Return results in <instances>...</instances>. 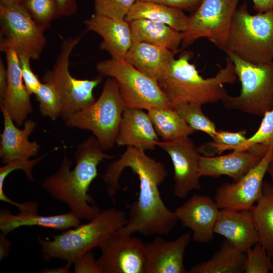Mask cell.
Wrapping results in <instances>:
<instances>
[{"label": "cell", "instance_id": "6da1fadb", "mask_svg": "<svg viewBox=\"0 0 273 273\" xmlns=\"http://www.w3.org/2000/svg\"><path fill=\"white\" fill-rule=\"evenodd\" d=\"M126 168L138 176L140 191L138 199L129 206L127 222L120 231L129 235H168L178 220L174 211L167 207L160 195L159 186L168 175L164 165L148 156L145 151L127 147L102 176L107 195L112 200L120 188V175Z\"/></svg>", "mask_w": 273, "mask_h": 273}, {"label": "cell", "instance_id": "7a4b0ae2", "mask_svg": "<svg viewBox=\"0 0 273 273\" xmlns=\"http://www.w3.org/2000/svg\"><path fill=\"white\" fill-rule=\"evenodd\" d=\"M96 137L89 136L78 145L74 156L75 165L65 156L57 171L42 182V187L52 197L67 204L70 212L79 218L90 220L101 211L88 193L89 187L98 175V166L113 155L104 153Z\"/></svg>", "mask_w": 273, "mask_h": 273}, {"label": "cell", "instance_id": "3957f363", "mask_svg": "<svg viewBox=\"0 0 273 273\" xmlns=\"http://www.w3.org/2000/svg\"><path fill=\"white\" fill-rule=\"evenodd\" d=\"M193 55L191 52H183L158 82L172 107L182 103L203 105L222 101L229 95L224 84L236 80L234 65L228 57L225 66L214 76L204 78L190 62Z\"/></svg>", "mask_w": 273, "mask_h": 273}, {"label": "cell", "instance_id": "277c9868", "mask_svg": "<svg viewBox=\"0 0 273 273\" xmlns=\"http://www.w3.org/2000/svg\"><path fill=\"white\" fill-rule=\"evenodd\" d=\"M127 220L124 211L111 208L101 211L88 222L53 235L52 240L38 236L42 257L46 261L58 258L73 262L79 255L100 247L113 232L124 226Z\"/></svg>", "mask_w": 273, "mask_h": 273}, {"label": "cell", "instance_id": "5b68a950", "mask_svg": "<svg viewBox=\"0 0 273 273\" xmlns=\"http://www.w3.org/2000/svg\"><path fill=\"white\" fill-rule=\"evenodd\" d=\"M224 52L251 64L272 62L273 10L251 15L246 3L237 8Z\"/></svg>", "mask_w": 273, "mask_h": 273}, {"label": "cell", "instance_id": "8992f818", "mask_svg": "<svg viewBox=\"0 0 273 273\" xmlns=\"http://www.w3.org/2000/svg\"><path fill=\"white\" fill-rule=\"evenodd\" d=\"M125 108L117 82L108 77L100 97L92 105L63 120L68 127L92 131L103 151H107L116 143Z\"/></svg>", "mask_w": 273, "mask_h": 273}, {"label": "cell", "instance_id": "52a82bcc", "mask_svg": "<svg viewBox=\"0 0 273 273\" xmlns=\"http://www.w3.org/2000/svg\"><path fill=\"white\" fill-rule=\"evenodd\" d=\"M232 61L241 82L240 94L228 95L222 102L225 109L262 116L273 109V62L254 64L233 54H226Z\"/></svg>", "mask_w": 273, "mask_h": 273}, {"label": "cell", "instance_id": "ba28073f", "mask_svg": "<svg viewBox=\"0 0 273 273\" xmlns=\"http://www.w3.org/2000/svg\"><path fill=\"white\" fill-rule=\"evenodd\" d=\"M96 69L99 74L116 80L125 107L149 110L172 107L159 83L125 59L101 61Z\"/></svg>", "mask_w": 273, "mask_h": 273}, {"label": "cell", "instance_id": "9c48e42d", "mask_svg": "<svg viewBox=\"0 0 273 273\" xmlns=\"http://www.w3.org/2000/svg\"><path fill=\"white\" fill-rule=\"evenodd\" d=\"M82 35L63 39L53 68L42 77L43 81L52 84L61 97L63 119L92 105L96 100L94 89L103 79L100 74L93 79H77L69 72V57Z\"/></svg>", "mask_w": 273, "mask_h": 273}, {"label": "cell", "instance_id": "30bf717a", "mask_svg": "<svg viewBox=\"0 0 273 273\" xmlns=\"http://www.w3.org/2000/svg\"><path fill=\"white\" fill-rule=\"evenodd\" d=\"M0 51L14 50L31 60L39 58L47 43L44 30L22 5L0 6Z\"/></svg>", "mask_w": 273, "mask_h": 273}, {"label": "cell", "instance_id": "8fae6325", "mask_svg": "<svg viewBox=\"0 0 273 273\" xmlns=\"http://www.w3.org/2000/svg\"><path fill=\"white\" fill-rule=\"evenodd\" d=\"M239 0H202L189 16L181 43L185 49L205 37L223 51L228 40L232 21Z\"/></svg>", "mask_w": 273, "mask_h": 273}, {"label": "cell", "instance_id": "7c38bea8", "mask_svg": "<svg viewBox=\"0 0 273 273\" xmlns=\"http://www.w3.org/2000/svg\"><path fill=\"white\" fill-rule=\"evenodd\" d=\"M97 262L103 273H145L146 243L118 230L99 247Z\"/></svg>", "mask_w": 273, "mask_h": 273}, {"label": "cell", "instance_id": "4fadbf2b", "mask_svg": "<svg viewBox=\"0 0 273 273\" xmlns=\"http://www.w3.org/2000/svg\"><path fill=\"white\" fill-rule=\"evenodd\" d=\"M273 153V146L258 163L241 179L223 183L216 190L214 201L220 209L250 210L260 198L263 178Z\"/></svg>", "mask_w": 273, "mask_h": 273}, {"label": "cell", "instance_id": "5bb4252c", "mask_svg": "<svg viewBox=\"0 0 273 273\" xmlns=\"http://www.w3.org/2000/svg\"><path fill=\"white\" fill-rule=\"evenodd\" d=\"M169 156L174 169V192L180 198L186 197L193 190H200L199 160L200 153L189 136L169 141H159L157 145Z\"/></svg>", "mask_w": 273, "mask_h": 273}, {"label": "cell", "instance_id": "9a60e30c", "mask_svg": "<svg viewBox=\"0 0 273 273\" xmlns=\"http://www.w3.org/2000/svg\"><path fill=\"white\" fill-rule=\"evenodd\" d=\"M269 147L257 144L246 150H234L224 155L207 157L200 155V175L213 177L227 175L233 182L237 181L258 164Z\"/></svg>", "mask_w": 273, "mask_h": 273}, {"label": "cell", "instance_id": "2e32d148", "mask_svg": "<svg viewBox=\"0 0 273 273\" xmlns=\"http://www.w3.org/2000/svg\"><path fill=\"white\" fill-rule=\"evenodd\" d=\"M220 211L215 201L209 196L194 195L174 212L181 225L193 232L195 242L207 243L214 238V229Z\"/></svg>", "mask_w": 273, "mask_h": 273}, {"label": "cell", "instance_id": "e0dca14e", "mask_svg": "<svg viewBox=\"0 0 273 273\" xmlns=\"http://www.w3.org/2000/svg\"><path fill=\"white\" fill-rule=\"evenodd\" d=\"M38 204L32 201L20 203L19 212L13 214L10 210L0 211V230L7 235L22 226H41L64 231L80 224V219L70 212L53 215H42L38 213Z\"/></svg>", "mask_w": 273, "mask_h": 273}, {"label": "cell", "instance_id": "ac0fdd59", "mask_svg": "<svg viewBox=\"0 0 273 273\" xmlns=\"http://www.w3.org/2000/svg\"><path fill=\"white\" fill-rule=\"evenodd\" d=\"M191 237L190 232L185 233L174 240L167 241L158 236L146 243L145 273H188L184 258Z\"/></svg>", "mask_w": 273, "mask_h": 273}, {"label": "cell", "instance_id": "d6986e66", "mask_svg": "<svg viewBox=\"0 0 273 273\" xmlns=\"http://www.w3.org/2000/svg\"><path fill=\"white\" fill-rule=\"evenodd\" d=\"M4 118V129L1 134L0 157L3 163L14 160H28L38 153L40 145L30 142L29 136L34 130L36 123L26 120L23 129L18 128L8 111L1 105Z\"/></svg>", "mask_w": 273, "mask_h": 273}, {"label": "cell", "instance_id": "ffe728a7", "mask_svg": "<svg viewBox=\"0 0 273 273\" xmlns=\"http://www.w3.org/2000/svg\"><path fill=\"white\" fill-rule=\"evenodd\" d=\"M86 30L101 36L100 49L111 58L124 59L133 41L129 22L94 14L84 20Z\"/></svg>", "mask_w": 273, "mask_h": 273}, {"label": "cell", "instance_id": "44dd1931", "mask_svg": "<svg viewBox=\"0 0 273 273\" xmlns=\"http://www.w3.org/2000/svg\"><path fill=\"white\" fill-rule=\"evenodd\" d=\"M8 71V85L3 102L0 103L9 113L18 126L26 120L33 111L30 95L23 82L21 72L19 59L17 53L13 50L5 53Z\"/></svg>", "mask_w": 273, "mask_h": 273}, {"label": "cell", "instance_id": "7402d4cb", "mask_svg": "<svg viewBox=\"0 0 273 273\" xmlns=\"http://www.w3.org/2000/svg\"><path fill=\"white\" fill-rule=\"evenodd\" d=\"M158 136L148 113L139 108H125L115 144L153 150L159 142Z\"/></svg>", "mask_w": 273, "mask_h": 273}, {"label": "cell", "instance_id": "603a6c76", "mask_svg": "<svg viewBox=\"0 0 273 273\" xmlns=\"http://www.w3.org/2000/svg\"><path fill=\"white\" fill-rule=\"evenodd\" d=\"M214 232L225 237L237 249L244 252L258 242L250 210L220 209Z\"/></svg>", "mask_w": 273, "mask_h": 273}, {"label": "cell", "instance_id": "cb8c5ba5", "mask_svg": "<svg viewBox=\"0 0 273 273\" xmlns=\"http://www.w3.org/2000/svg\"><path fill=\"white\" fill-rule=\"evenodd\" d=\"M176 53L150 43L133 42L124 59L159 82L167 73Z\"/></svg>", "mask_w": 273, "mask_h": 273}, {"label": "cell", "instance_id": "d4e9b609", "mask_svg": "<svg viewBox=\"0 0 273 273\" xmlns=\"http://www.w3.org/2000/svg\"><path fill=\"white\" fill-rule=\"evenodd\" d=\"M128 22L133 42H146L177 52L183 40L182 32L165 24L147 19H135Z\"/></svg>", "mask_w": 273, "mask_h": 273}, {"label": "cell", "instance_id": "484cf974", "mask_svg": "<svg viewBox=\"0 0 273 273\" xmlns=\"http://www.w3.org/2000/svg\"><path fill=\"white\" fill-rule=\"evenodd\" d=\"M140 19L163 23L183 32L187 28L189 16L178 9L161 4L136 0L125 20L129 22Z\"/></svg>", "mask_w": 273, "mask_h": 273}, {"label": "cell", "instance_id": "4316f807", "mask_svg": "<svg viewBox=\"0 0 273 273\" xmlns=\"http://www.w3.org/2000/svg\"><path fill=\"white\" fill-rule=\"evenodd\" d=\"M246 258V252L226 239L209 260L193 266L188 273H243Z\"/></svg>", "mask_w": 273, "mask_h": 273}, {"label": "cell", "instance_id": "83f0119b", "mask_svg": "<svg viewBox=\"0 0 273 273\" xmlns=\"http://www.w3.org/2000/svg\"><path fill=\"white\" fill-rule=\"evenodd\" d=\"M258 242L273 259V186L263 181L261 195L251 209Z\"/></svg>", "mask_w": 273, "mask_h": 273}, {"label": "cell", "instance_id": "f1b7e54d", "mask_svg": "<svg viewBox=\"0 0 273 273\" xmlns=\"http://www.w3.org/2000/svg\"><path fill=\"white\" fill-rule=\"evenodd\" d=\"M147 111L157 135L163 141L189 136L195 131L172 107L156 108Z\"/></svg>", "mask_w": 273, "mask_h": 273}, {"label": "cell", "instance_id": "f546056e", "mask_svg": "<svg viewBox=\"0 0 273 273\" xmlns=\"http://www.w3.org/2000/svg\"><path fill=\"white\" fill-rule=\"evenodd\" d=\"M246 133L245 130L236 132L218 130L210 141L197 147L198 151L203 156L211 157L225 151L235 150L247 139Z\"/></svg>", "mask_w": 273, "mask_h": 273}, {"label": "cell", "instance_id": "4dcf8cb0", "mask_svg": "<svg viewBox=\"0 0 273 273\" xmlns=\"http://www.w3.org/2000/svg\"><path fill=\"white\" fill-rule=\"evenodd\" d=\"M202 106L197 104L182 103L172 107L195 131H203L212 138L217 130L214 122L204 114Z\"/></svg>", "mask_w": 273, "mask_h": 273}, {"label": "cell", "instance_id": "1f68e13d", "mask_svg": "<svg viewBox=\"0 0 273 273\" xmlns=\"http://www.w3.org/2000/svg\"><path fill=\"white\" fill-rule=\"evenodd\" d=\"M35 95L42 116L48 117L52 120L61 117V99L52 84L48 82H41Z\"/></svg>", "mask_w": 273, "mask_h": 273}, {"label": "cell", "instance_id": "d6a6232c", "mask_svg": "<svg viewBox=\"0 0 273 273\" xmlns=\"http://www.w3.org/2000/svg\"><path fill=\"white\" fill-rule=\"evenodd\" d=\"M21 4L43 30L53 20L60 17L56 0H23Z\"/></svg>", "mask_w": 273, "mask_h": 273}, {"label": "cell", "instance_id": "836d02e7", "mask_svg": "<svg viewBox=\"0 0 273 273\" xmlns=\"http://www.w3.org/2000/svg\"><path fill=\"white\" fill-rule=\"evenodd\" d=\"M45 155H41L33 159L14 160L0 168V200L3 202L12 204L16 207L19 205V203L15 202L10 199L4 191V186L5 179L10 173L16 170H23L27 177L30 180L33 181L32 169L37 164Z\"/></svg>", "mask_w": 273, "mask_h": 273}, {"label": "cell", "instance_id": "e575fe53", "mask_svg": "<svg viewBox=\"0 0 273 273\" xmlns=\"http://www.w3.org/2000/svg\"><path fill=\"white\" fill-rule=\"evenodd\" d=\"M244 265L245 273H268L273 272L272 259L265 249L257 242L246 252Z\"/></svg>", "mask_w": 273, "mask_h": 273}, {"label": "cell", "instance_id": "d590c367", "mask_svg": "<svg viewBox=\"0 0 273 273\" xmlns=\"http://www.w3.org/2000/svg\"><path fill=\"white\" fill-rule=\"evenodd\" d=\"M257 144L273 146V109L264 113L257 130L235 151H244Z\"/></svg>", "mask_w": 273, "mask_h": 273}, {"label": "cell", "instance_id": "8d00e7d4", "mask_svg": "<svg viewBox=\"0 0 273 273\" xmlns=\"http://www.w3.org/2000/svg\"><path fill=\"white\" fill-rule=\"evenodd\" d=\"M136 0H94L95 14L124 20Z\"/></svg>", "mask_w": 273, "mask_h": 273}, {"label": "cell", "instance_id": "74e56055", "mask_svg": "<svg viewBox=\"0 0 273 273\" xmlns=\"http://www.w3.org/2000/svg\"><path fill=\"white\" fill-rule=\"evenodd\" d=\"M22 74L24 84L30 95L35 94L41 82L37 75L34 73L31 67V59L24 56H18Z\"/></svg>", "mask_w": 273, "mask_h": 273}, {"label": "cell", "instance_id": "f35d334b", "mask_svg": "<svg viewBox=\"0 0 273 273\" xmlns=\"http://www.w3.org/2000/svg\"><path fill=\"white\" fill-rule=\"evenodd\" d=\"M73 265L75 273H103L92 250L76 257Z\"/></svg>", "mask_w": 273, "mask_h": 273}, {"label": "cell", "instance_id": "ab89813d", "mask_svg": "<svg viewBox=\"0 0 273 273\" xmlns=\"http://www.w3.org/2000/svg\"><path fill=\"white\" fill-rule=\"evenodd\" d=\"M165 5L182 11L194 12L202 0H139Z\"/></svg>", "mask_w": 273, "mask_h": 273}, {"label": "cell", "instance_id": "60d3db41", "mask_svg": "<svg viewBox=\"0 0 273 273\" xmlns=\"http://www.w3.org/2000/svg\"><path fill=\"white\" fill-rule=\"evenodd\" d=\"M60 16L69 17L77 11V0H56Z\"/></svg>", "mask_w": 273, "mask_h": 273}, {"label": "cell", "instance_id": "b9f144b4", "mask_svg": "<svg viewBox=\"0 0 273 273\" xmlns=\"http://www.w3.org/2000/svg\"><path fill=\"white\" fill-rule=\"evenodd\" d=\"M8 85V71L7 67L0 59V103L5 96Z\"/></svg>", "mask_w": 273, "mask_h": 273}, {"label": "cell", "instance_id": "7bdbcfd3", "mask_svg": "<svg viewBox=\"0 0 273 273\" xmlns=\"http://www.w3.org/2000/svg\"><path fill=\"white\" fill-rule=\"evenodd\" d=\"M254 9L258 12L273 10V0H252Z\"/></svg>", "mask_w": 273, "mask_h": 273}, {"label": "cell", "instance_id": "ee69618b", "mask_svg": "<svg viewBox=\"0 0 273 273\" xmlns=\"http://www.w3.org/2000/svg\"><path fill=\"white\" fill-rule=\"evenodd\" d=\"M11 248L10 240L7 235L1 233L0 235V260H2L9 254Z\"/></svg>", "mask_w": 273, "mask_h": 273}, {"label": "cell", "instance_id": "f6af8a7d", "mask_svg": "<svg viewBox=\"0 0 273 273\" xmlns=\"http://www.w3.org/2000/svg\"><path fill=\"white\" fill-rule=\"evenodd\" d=\"M72 261H67L64 266L55 268H44L39 271L40 273H70Z\"/></svg>", "mask_w": 273, "mask_h": 273}, {"label": "cell", "instance_id": "bcb514c9", "mask_svg": "<svg viewBox=\"0 0 273 273\" xmlns=\"http://www.w3.org/2000/svg\"><path fill=\"white\" fill-rule=\"evenodd\" d=\"M23 0H0V6L20 4Z\"/></svg>", "mask_w": 273, "mask_h": 273}, {"label": "cell", "instance_id": "7dc6e473", "mask_svg": "<svg viewBox=\"0 0 273 273\" xmlns=\"http://www.w3.org/2000/svg\"><path fill=\"white\" fill-rule=\"evenodd\" d=\"M267 173H268L269 175L271 180V184L273 186V153L272 156L271 157V159L269 163L267 169Z\"/></svg>", "mask_w": 273, "mask_h": 273}]
</instances>
